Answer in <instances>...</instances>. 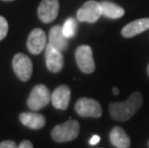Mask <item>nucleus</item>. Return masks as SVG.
Returning <instances> with one entry per match:
<instances>
[{
	"mask_svg": "<svg viewBox=\"0 0 149 148\" xmlns=\"http://www.w3.org/2000/svg\"><path fill=\"white\" fill-rule=\"evenodd\" d=\"M146 71H147V74H148V76H149V64L147 65V68H146Z\"/></svg>",
	"mask_w": 149,
	"mask_h": 148,
	"instance_id": "5701e85b",
	"label": "nucleus"
},
{
	"mask_svg": "<svg viewBox=\"0 0 149 148\" xmlns=\"http://www.w3.org/2000/svg\"><path fill=\"white\" fill-rule=\"evenodd\" d=\"M99 140H100V137L97 136V135H94V136H93L91 138L90 144L91 145H95V144H97L98 142H99Z\"/></svg>",
	"mask_w": 149,
	"mask_h": 148,
	"instance_id": "412c9836",
	"label": "nucleus"
},
{
	"mask_svg": "<svg viewBox=\"0 0 149 148\" xmlns=\"http://www.w3.org/2000/svg\"><path fill=\"white\" fill-rule=\"evenodd\" d=\"M2 1H7V2H10V1H14V0H2Z\"/></svg>",
	"mask_w": 149,
	"mask_h": 148,
	"instance_id": "b1692460",
	"label": "nucleus"
},
{
	"mask_svg": "<svg viewBox=\"0 0 149 148\" xmlns=\"http://www.w3.org/2000/svg\"><path fill=\"white\" fill-rule=\"evenodd\" d=\"M142 105V95L139 91H135L125 102L111 103L109 112L113 119L116 121H127L139 111Z\"/></svg>",
	"mask_w": 149,
	"mask_h": 148,
	"instance_id": "f257e3e1",
	"label": "nucleus"
},
{
	"mask_svg": "<svg viewBox=\"0 0 149 148\" xmlns=\"http://www.w3.org/2000/svg\"><path fill=\"white\" fill-rule=\"evenodd\" d=\"M46 39V34L42 29L36 28V29L32 30L28 36L27 49L34 55L40 54L42 52L43 49H45Z\"/></svg>",
	"mask_w": 149,
	"mask_h": 148,
	"instance_id": "9d476101",
	"label": "nucleus"
},
{
	"mask_svg": "<svg viewBox=\"0 0 149 148\" xmlns=\"http://www.w3.org/2000/svg\"><path fill=\"white\" fill-rule=\"evenodd\" d=\"M60 3L58 0H42L38 8V17L43 23H50L58 17Z\"/></svg>",
	"mask_w": 149,
	"mask_h": 148,
	"instance_id": "6e6552de",
	"label": "nucleus"
},
{
	"mask_svg": "<svg viewBox=\"0 0 149 148\" xmlns=\"http://www.w3.org/2000/svg\"><path fill=\"white\" fill-rule=\"evenodd\" d=\"M149 29V18H139L129 22L121 30V35L124 38H133Z\"/></svg>",
	"mask_w": 149,
	"mask_h": 148,
	"instance_id": "ddd939ff",
	"label": "nucleus"
},
{
	"mask_svg": "<svg viewBox=\"0 0 149 148\" xmlns=\"http://www.w3.org/2000/svg\"><path fill=\"white\" fill-rule=\"evenodd\" d=\"M13 69L15 75L21 81L26 82L32 76L33 64L31 59L23 53H17L13 58Z\"/></svg>",
	"mask_w": 149,
	"mask_h": 148,
	"instance_id": "20e7f679",
	"label": "nucleus"
},
{
	"mask_svg": "<svg viewBox=\"0 0 149 148\" xmlns=\"http://www.w3.org/2000/svg\"><path fill=\"white\" fill-rule=\"evenodd\" d=\"M18 148H34L32 142H31L30 140H25L23 141H21L19 143V145H18Z\"/></svg>",
	"mask_w": 149,
	"mask_h": 148,
	"instance_id": "aec40b11",
	"label": "nucleus"
},
{
	"mask_svg": "<svg viewBox=\"0 0 149 148\" xmlns=\"http://www.w3.org/2000/svg\"><path fill=\"white\" fill-rule=\"evenodd\" d=\"M51 101V93L45 85L40 84L33 88L28 96L27 105L32 111H39Z\"/></svg>",
	"mask_w": 149,
	"mask_h": 148,
	"instance_id": "7ed1b4c3",
	"label": "nucleus"
},
{
	"mask_svg": "<svg viewBox=\"0 0 149 148\" xmlns=\"http://www.w3.org/2000/svg\"><path fill=\"white\" fill-rule=\"evenodd\" d=\"M102 7V15L112 19H117L122 17L125 14V11L121 6L116 4L111 1H102L101 2Z\"/></svg>",
	"mask_w": 149,
	"mask_h": 148,
	"instance_id": "dca6fc26",
	"label": "nucleus"
},
{
	"mask_svg": "<svg viewBox=\"0 0 149 148\" xmlns=\"http://www.w3.org/2000/svg\"><path fill=\"white\" fill-rule=\"evenodd\" d=\"M102 15V7L101 3L88 0L77 11V19L82 22L93 23L99 19Z\"/></svg>",
	"mask_w": 149,
	"mask_h": 148,
	"instance_id": "39448f33",
	"label": "nucleus"
},
{
	"mask_svg": "<svg viewBox=\"0 0 149 148\" xmlns=\"http://www.w3.org/2000/svg\"><path fill=\"white\" fill-rule=\"evenodd\" d=\"M49 43L56 49L60 50L61 52H64L68 47V39L66 38L64 32H63V27L60 25H55L49 31L48 36Z\"/></svg>",
	"mask_w": 149,
	"mask_h": 148,
	"instance_id": "f8f14e48",
	"label": "nucleus"
},
{
	"mask_svg": "<svg viewBox=\"0 0 149 148\" xmlns=\"http://www.w3.org/2000/svg\"><path fill=\"white\" fill-rule=\"evenodd\" d=\"M0 148H18L17 145V143L15 142L14 140H4L0 143Z\"/></svg>",
	"mask_w": 149,
	"mask_h": 148,
	"instance_id": "6ab92c4d",
	"label": "nucleus"
},
{
	"mask_svg": "<svg viewBox=\"0 0 149 148\" xmlns=\"http://www.w3.org/2000/svg\"><path fill=\"white\" fill-rule=\"evenodd\" d=\"M62 27L64 35L68 39H70V38H73L77 32V21L73 17H68Z\"/></svg>",
	"mask_w": 149,
	"mask_h": 148,
	"instance_id": "f3484780",
	"label": "nucleus"
},
{
	"mask_svg": "<svg viewBox=\"0 0 149 148\" xmlns=\"http://www.w3.org/2000/svg\"><path fill=\"white\" fill-rule=\"evenodd\" d=\"M45 63L49 71L58 73L63 69L65 65L64 56L60 50L56 49L50 43L45 47Z\"/></svg>",
	"mask_w": 149,
	"mask_h": 148,
	"instance_id": "1a4fd4ad",
	"label": "nucleus"
},
{
	"mask_svg": "<svg viewBox=\"0 0 149 148\" xmlns=\"http://www.w3.org/2000/svg\"><path fill=\"white\" fill-rule=\"evenodd\" d=\"M113 94H115V95H118V93H119V90L117 89V88H113Z\"/></svg>",
	"mask_w": 149,
	"mask_h": 148,
	"instance_id": "4be33fe9",
	"label": "nucleus"
},
{
	"mask_svg": "<svg viewBox=\"0 0 149 148\" xmlns=\"http://www.w3.org/2000/svg\"><path fill=\"white\" fill-rule=\"evenodd\" d=\"M19 120L22 124L30 129L38 130L42 129L45 125V117L38 113L34 112H24L19 115Z\"/></svg>",
	"mask_w": 149,
	"mask_h": 148,
	"instance_id": "4468645a",
	"label": "nucleus"
},
{
	"mask_svg": "<svg viewBox=\"0 0 149 148\" xmlns=\"http://www.w3.org/2000/svg\"><path fill=\"white\" fill-rule=\"evenodd\" d=\"M75 59L78 67L84 73H93L95 69L93 50L90 45H81L75 51Z\"/></svg>",
	"mask_w": 149,
	"mask_h": 148,
	"instance_id": "423d86ee",
	"label": "nucleus"
},
{
	"mask_svg": "<svg viewBox=\"0 0 149 148\" xmlns=\"http://www.w3.org/2000/svg\"><path fill=\"white\" fill-rule=\"evenodd\" d=\"M111 143L116 148H128L130 146V138L121 127H113L110 132Z\"/></svg>",
	"mask_w": 149,
	"mask_h": 148,
	"instance_id": "2eb2a0df",
	"label": "nucleus"
},
{
	"mask_svg": "<svg viewBox=\"0 0 149 148\" xmlns=\"http://www.w3.org/2000/svg\"><path fill=\"white\" fill-rule=\"evenodd\" d=\"M76 113L83 117H100L102 109L100 104L95 99L82 97L75 104Z\"/></svg>",
	"mask_w": 149,
	"mask_h": 148,
	"instance_id": "0eeeda50",
	"label": "nucleus"
},
{
	"mask_svg": "<svg viewBox=\"0 0 149 148\" xmlns=\"http://www.w3.org/2000/svg\"><path fill=\"white\" fill-rule=\"evenodd\" d=\"M80 131L79 122L75 119H68L62 124L55 126L51 131V138L57 142H65L75 140Z\"/></svg>",
	"mask_w": 149,
	"mask_h": 148,
	"instance_id": "f03ea898",
	"label": "nucleus"
},
{
	"mask_svg": "<svg viewBox=\"0 0 149 148\" xmlns=\"http://www.w3.org/2000/svg\"><path fill=\"white\" fill-rule=\"evenodd\" d=\"M9 30V24L6 18L2 15H0V42L4 40L8 34Z\"/></svg>",
	"mask_w": 149,
	"mask_h": 148,
	"instance_id": "a211bd4d",
	"label": "nucleus"
},
{
	"mask_svg": "<svg viewBox=\"0 0 149 148\" xmlns=\"http://www.w3.org/2000/svg\"><path fill=\"white\" fill-rule=\"evenodd\" d=\"M71 91L68 86L62 85L56 88L51 94V102L54 108L58 110H66L70 102Z\"/></svg>",
	"mask_w": 149,
	"mask_h": 148,
	"instance_id": "9b49d317",
	"label": "nucleus"
}]
</instances>
